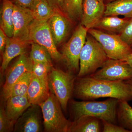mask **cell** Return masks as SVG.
I'll return each mask as SVG.
<instances>
[{
  "label": "cell",
  "instance_id": "6da1fadb",
  "mask_svg": "<svg viewBox=\"0 0 132 132\" xmlns=\"http://www.w3.org/2000/svg\"><path fill=\"white\" fill-rule=\"evenodd\" d=\"M73 93L77 98L83 100L101 98L128 101L132 100L130 87L126 81H107L89 76L78 77L75 81Z\"/></svg>",
  "mask_w": 132,
  "mask_h": 132
},
{
  "label": "cell",
  "instance_id": "7a4b0ae2",
  "mask_svg": "<svg viewBox=\"0 0 132 132\" xmlns=\"http://www.w3.org/2000/svg\"><path fill=\"white\" fill-rule=\"evenodd\" d=\"M119 100L114 98H109L102 101H72L71 110L74 120L83 116H89L115 124L117 120Z\"/></svg>",
  "mask_w": 132,
  "mask_h": 132
},
{
  "label": "cell",
  "instance_id": "3957f363",
  "mask_svg": "<svg viewBox=\"0 0 132 132\" xmlns=\"http://www.w3.org/2000/svg\"><path fill=\"white\" fill-rule=\"evenodd\" d=\"M109 59L100 43L89 34L80 55L78 77L88 76L94 73Z\"/></svg>",
  "mask_w": 132,
  "mask_h": 132
},
{
  "label": "cell",
  "instance_id": "277c9868",
  "mask_svg": "<svg viewBox=\"0 0 132 132\" xmlns=\"http://www.w3.org/2000/svg\"><path fill=\"white\" fill-rule=\"evenodd\" d=\"M39 106L46 132H69L71 122L64 116L61 105L53 93L51 92L47 98Z\"/></svg>",
  "mask_w": 132,
  "mask_h": 132
},
{
  "label": "cell",
  "instance_id": "5b68a950",
  "mask_svg": "<svg viewBox=\"0 0 132 132\" xmlns=\"http://www.w3.org/2000/svg\"><path fill=\"white\" fill-rule=\"evenodd\" d=\"M75 79L72 72L52 68L48 76V86L61 105L62 110L67 111L69 101L73 93Z\"/></svg>",
  "mask_w": 132,
  "mask_h": 132
},
{
  "label": "cell",
  "instance_id": "8992f818",
  "mask_svg": "<svg viewBox=\"0 0 132 132\" xmlns=\"http://www.w3.org/2000/svg\"><path fill=\"white\" fill-rule=\"evenodd\" d=\"M88 33L100 43L109 59L124 61L132 53V48L119 35L105 32L95 28L88 29Z\"/></svg>",
  "mask_w": 132,
  "mask_h": 132
},
{
  "label": "cell",
  "instance_id": "52a82bcc",
  "mask_svg": "<svg viewBox=\"0 0 132 132\" xmlns=\"http://www.w3.org/2000/svg\"><path fill=\"white\" fill-rule=\"evenodd\" d=\"M88 30L81 24L79 25L63 47L62 59L70 72H77L79 70L80 55L86 42Z\"/></svg>",
  "mask_w": 132,
  "mask_h": 132
},
{
  "label": "cell",
  "instance_id": "ba28073f",
  "mask_svg": "<svg viewBox=\"0 0 132 132\" xmlns=\"http://www.w3.org/2000/svg\"><path fill=\"white\" fill-rule=\"evenodd\" d=\"M29 39L31 43H35L45 48L51 58L56 61L62 59V55L57 49L48 20L34 19L29 28Z\"/></svg>",
  "mask_w": 132,
  "mask_h": 132
},
{
  "label": "cell",
  "instance_id": "9c48e42d",
  "mask_svg": "<svg viewBox=\"0 0 132 132\" xmlns=\"http://www.w3.org/2000/svg\"><path fill=\"white\" fill-rule=\"evenodd\" d=\"M88 76L107 81H124L132 79V68L125 61L109 59L100 69Z\"/></svg>",
  "mask_w": 132,
  "mask_h": 132
},
{
  "label": "cell",
  "instance_id": "30bf717a",
  "mask_svg": "<svg viewBox=\"0 0 132 132\" xmlns=\"http://www.w3.org/2000/svg\"><path fill=\"white\" fill-rule=\"evenodd\" d=\"M34 19L29 10L14 4L13 13V37L30 42L29 39V28Z\"/></svg>",
  "mask_w": 132,
  "mask_h": 132
},
{
  "label": "cell",
  "instance_id": "8fae6325",
  "mask_svg": "<svg viewBox=\"0 0 132 132\" xmlns=\"http://www.w3.org/2000/svg\"><path fill=\"white\" fill-rule=\"evenodd\" d=\"M105 4L98 0H83L81 24L89 29L93 28L104 16Z\"/></svg>",
  "mask_w": 132,
  "mask_h": 132
},
{
  "label": "cell",
  "instance_id": "7c38bea8",
  "mask_svg": "<svg viewBox=\"0 0 132 132\" xmlns=\"http://www.w3.org/2000/svg\"><path fill=\"white\" fill-rule=\"evenodd\" d=\"M32 65L30 57L26 53L19 56L7 73L3 92L9 89L24 75L29 72H32Z\"/></svg>",
  "mask_w": 132,
  "mask_h": 132
},
{
  "label": "cell",
  "instance_id": "4fadbf2b",
  "mask_svg": "<svg viewBox=\"0 0 132 132\" xmlns=\"http://www.w3.org/2000/svg\"><path fill=\"white\" fill-rule=\"evenodd\" d=\"M70 20L64 13L55 12L48 20L56 46L61 43L67 35L71 27Z\"/></svg>",
  "mask_w": 132,
  "mask_h": 132
},
{
  "label": "cell",
  "instance_id": "5bb4252c",
  "mask_svg": "<svg viewBox=\"0 0 132 132\" xmlns=\"http://www.w3.org/2000/svg\"><path fill=\"white\" fill-rule=\"evenodd\" d=\"M31 44L28 41L17 38L8 37L5 50L2 55V61L1 70L3 72L6 70L10 62L18 56L26 53L28 45Z\"/></svg>",
  "mask_w": 132,
  "mask_h": 132
},
{
  "label": "cell",
  "instance_id": "9a60e30c",
  "mask_svg": "<svg viewBox=\"0 0 132 132\" xmlns=\"http://www.w3.org/2000/svg\"><path fill=\"white\" fill-rule=\"evenodd\" d=\"M37 106L32 105L17 120L15 127V131H39L40 124Z\"/></svg>",
  "mask_w": 132,
  "mask_h": 132
},
{
  "label": "cell",
  "instance_id": "2e32d148",
  "mask_svg": "<svg viewBox=\"0 0 132 132\" xmlns=\"http://www.w3.org/2000/svg\"><path fill=\"white\" fill-rule=\"evenodd\" d=\"M49 90L48 82L42 81L32 74L27 93L31 105H39L45 101L50 94Z\"/></svg>",
  "mask_w": 132,
  "mask_h": 132
},
{
  "label": "cell",
  "instance_id": "e0dca14e",
  "mask_svg": "<svg viewBox=\"0 0 132 132\" xmlns=\"http://www.w3.org/2000/svg\"><path fill=\"white\" fill-rule=\"evenodd\" d=\"M6 100V113L10 119L14 123L32 105L27 96H14Z\"/></svg>",
  "mask_w": 132,
  "mask_h": 132
},
{
  "label": "cell",
  "instance_id": "ac0fdd59",
  "mask_svg": "<svg viewBox=\"0 0 132 132\" xmlns=\"http://www.w3.org/2000/svg\"><path fill=\"white\" fill-rule=\"evenodd\" d=\"M131 18H119L118 16H104L93 28L107 33L120 34L125 28Z\"/></svg>",
  "mask_w": 132,
  "mask_h": 132
},
{
  "label": "cell",
  "instance_id": "d6986e66",
  "mask_svg": "<svg viewBox=\"0 0 132 132\" xmlns=\"http://www.w3.org/2000/svg\"><path fill=\"white\" fill-rule=\"evenodd\" d=\"M14 4L11 0H2L1 11V28L9 38L13 36V13Z\"/></svg>",
  "mask_w": 132,
  "mask_h": 132
},
{
  "label": "cell",
  "instance_id": "ffe728a7",
  "mask_svg": "<svg viewBox=\"0 0 132 132\" xmlns=\"http://www.w3.org/2000/svg\"><path fill=\"white\" fill-rule=\"evenodd\" d=\"M100 120L92 116H85L71 122L69 132H100Z\"/></svg>",
  "mask_w": 132,
  "mask_h": 132
},
{
  "label": "cell",
  "instance_id": "44dd1931",
  "mask_svg": "<svg viewBox=\"0 0 132 132\" xmlns=\"http://www.w3.org/2000/svg\"><path fill=\"white\" fill-rule=\"evenodd\" d=\"M120 15L132 17V0H116L105 4L104 16Z\"/></svg>",
  "mask_w": 132,
  "mask_h": 132
},
{
  "label": "cell",
  "instance_id": "7402d4cb",
  "mask_svg": "<svg viewBox=\"0 0 132 132\" xmlns=\"http://www.w3.org/2000/svg\"><path fill=\"white\" fill-rule=\"evenodd\" d=\"M32 72H29L16 81L9 89L3 92L5 100L14 96H27Z\"/></svg>",
  "mask_w": 132,
  "mask_h": 132
},
{
  "label": "cell",
  "instance_id": "603a6c76",
  "mask_svg": "<svg viewBox=\"0 0 132 132\" xmlns=\"http://www.w3.org/2000/svg\"><path fill=\"white\" fill-rule=\"evenodd\" d=\"M34 19L48 20L55 11L47 0H35L30 9Z\"/></svg>",
  "mask_w": 132,
  "mask_h": 132
},
{
  "label": "cell",
  "instance_id": "cb8c5ba5",
  "mask_svg": "<svg viewBox=\"0 0 132 132\" xmlns=\"http://www.w3.org/2000/svg\"><path fill=\"white\" fill-rule=\"evenodd\" d=\"M117 116L120 126L132 132V107L127 101L119 100Z\"/></svg>",
  "mask_w": 132,
  "mask_h": 132
},
{
  "label": "cell",
  "instance_id": "d4e9b609",
  "mask_svg": "<svg viewBox=\"0 0 132 132\" xmlns=\"http://www.w3.org/2000/svg\"><path fill=\"white\" fill-rule=\"evenodd\" d=\"M83 0H65L63 12L71 20L81 21Z\"/></svg>",
  "mask_w": 132,
  "mask_h": 132
},
{
  "label": "cell",
  "instance_id": "484cf974",
  "mask_svg": "<svg viewBox=\"0 0 132 132\" xmlns=\"http://www.w3.org/2000/svg\"><path fill=\"white\" fill-rule=\"evenodd\" d=\"M30 57L32 62H45L52 64L51 57L47 50L37 43H31Z\"/></svg>",
  "mask_w": 132,
  "mask_h": 132
},
{
  "label": "cell",
  "instance_id": "4316f807",
  "mask_svg": "<svg viewBox=\"0 0 132 132\" xmlns=\"http://www.w3.org/2000/svg\"><path fill=\"white\" fill-rule=\"evenodd\" d=\"M32 63V75L43 81L48 82V76L52 68V64L45 62Z\"/></svg>",
  "mask_w": 132,
  "mask_h": 132
},
{
  "label": "cell",
  "instance_id": "83f0119b",
  "mask_svg": "<svg viewBox=\"0 0 132 132\" xmlns=\"http://www.w3.org/2000/svg\"><path fill=\"white\" fill-rule=\"evenodd\" d=\"M15 123L7 117L5 110L1 108L0 111V132L12 131L13 130Z\"/></svg>",
  "mask_w": 132,
  "mask_h": 132
},
{
  "label": "cell",
  "instance_id": "f1b7e54d",
  "mask_svg": "<svg viewBox=\"0 0 132 132\" xmlns=\"http://www.w3.org/2000/svg\"><path fill=\"white\" fill-rule=\"evenodd\" d=\"M119 35L121 39L132 48V17L127 26Z\"/></svg>",
  "mask_w": 132,
  "mask_h": 132
},
{
  "label": "cell",
  "instance_id": "f546056e",
  "mask_svg": "<svg viewBox=\"0 0 132 132\" xmlns=\"http://www.w3.org/2000/svg\"><path fill=\"white\" fill-rule=\"evenodd\" d=\"M103 128L102 131L104 132H130L126 129L115 124L102 120Z\"/></svg>",
  "mask_w": 132,
  "mask_h": 132
},
{
  "label": "cell",
  "instance_id": "4dcf8cb0",
  "mask_svg": "<svg viewBox=\"0 0 132 132\" xmlns=\"http://www.w3.org/2000/svg\"><path fill=\"white\" fill-rule=\"evenodd\" d=\"M55 12H63V7L65 0H47Z\"/></svg>",
  "mask_w": 132,
  "mask_h": 132
},
{
  "label": "cell",
  "instance_id": "1f68e13d",
  "mask_svg": "<svg viewBox=\"0 0 132 132\" xmlns=\"http://www.w3.org/2000/svg\"><path fill=\"white\" fill-rule=\"evenodd\" d=\"M14 4L29 10L35 0H11Z\"/></svg>",
  "mask_w": 132,
  "mask_h": 132
},
{
  "label": "cell",
  "instance_id": "d6a6232c",
  "mask_svg": "<svg viewBox=\"0 0 132 132\" xmlns=\"http://www.w3.org/2000/svg\"><path fill=\"white\" fill-rule=\"evenodd\" d=\"M8 37L1 28L0 29V51L2 55L5 50Z\"/></svg>",
  "mask_w": 132,
  "mask_h": 132
},
{
  "label": "cell",
  "instance_id": "836d02e7",
  "mask_svg": "<svg viewBox=\"0 0 132 132\" xmlns=\"http://www.w3.org/2000/svg\"><path fill=\"white\" fill-rule=\"evenodd\" d=\"M124 61L129 64L132 68V53L129 55Z\"/></svg>",
  "mask_w": 132,
  "mask_h": 132
},
{
  "label": "cell",
  "instance_id": "e575fe53",
  "mask_svg": "<svg viewBox=\"0 0 132 132\" xmlns=\"http://www.w3.org/2000/svg\"><path fill=\"white\" fill-rule=\"evenodd\" d=\"M126 82H127L128 85H129L132 97V79L129 80H127Z\"/></svg>",
  "mask_w": 132,
  "mask_h": 132
},
{
  "label": "cell",
  "instance_id": "d590c367",
  "mask_svg": "<svg viewBox=\"0 0 132 132\" xmlns=\"http://www.w3.org/2000/svg\"><path fill=\"white\" fill-rule=\"evenodd\" d=\"M116 1V0H105L104 1V3L105 4L111 2L113 1Z\"/></svg>",
  "mask_w": 132,
  "mask_h": 132
},
{
  "label": "cell",
  "instance_id": "8d00e7d4",
  "mask_svg": "<svg viewBox=\"0 0 132 132\" xmlns=\"http://www.w3.org/2000/svg\"><path fill=\"white\" fill-rule=\"evenodd\" d=\"M98 1H100L102 2H104V1H105V0H98Z\"/></svg>",
  "mask_w": 132,
  "mask_h": 132
}]
</instances>
